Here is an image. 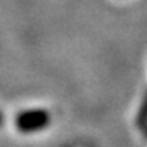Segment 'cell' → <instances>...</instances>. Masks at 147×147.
<instances>
[{
    "label": "cell",
    "instance_id": "6da1fadb",
    "mask_svg": "<svg viewBox=\"0 0 147 147\" xmlns=\"http://www.w3.org/2000/svg\"><path fill=\"white\" fill-rule=\"evenodd\" d=\"M14 123H15V128L23 134L39 132L50 126L51 114H50V111H47L44 108L24 110L15 116Z\"/></svg>",
    "mask_w": 147,
    "mask_h": 147
},
{
    "label": "cell",
    "instance_id": "7a4b0ae2",
    "mask_svg": "<svg viewBox=\"0 0 147 147\" xmlns=\"http://www.w3.org/2000/svg\"><path fill=\"white\" fill-rule=\"evenodd\" d=\"M135 125H137V128H140V129H144L147 126V90L144 93L143 101H141V104H140V108L137 111Z\"/></svg>",
    "mask_w": 147,
    "mask_h": 147
},
{
    "label": "cell",
    "instance_id": "3957f363",
    "mask_svg": "<svg viewBox=\"0 0 147 147\" xmlns=\"http://www.w3.org/2000/svg\"><path fill=\"white\" fill-rule=\"evenodd\" d=\"M3 122H5V116H3V113L0 111V126L3 125Z\"/></svg>",
    "mask_w": 147,
    "mask_h": 147
},
{
    "label": "cell",
    "instance_id": "277c9868",
    "mask_svg": "<svg viewBox=\"0 0 147 147\" xmlns=\"http://www.w3.org/2000/svg\"><path fill=\"white\" fill-rule=\"evenodd\" d=\"M143 135H144V138L147 140V126H146V128L143 129Z\"/></svg>",
    "mask_w": 147,
    "mask_h": 147
}]
</instances>
